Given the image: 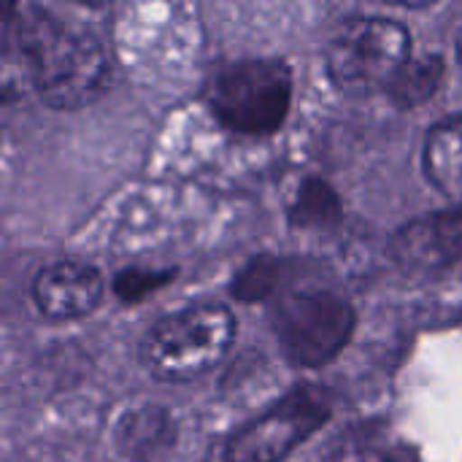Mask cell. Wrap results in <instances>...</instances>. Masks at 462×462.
Listing matches in <instances>:
<instances>
[{
	"instance_id": "obj_10",
	"label": "cell",
	"mask_w": 462,
	"mask_h": 462,
	"mask_svg": "<svg viewBox=\"0 0 462 462\" xmlns=\"http://www.w3.org/2000/svg\"><path fill=\"white\" fill-rule=\"evenodd\" d=\"M422 162L428 179L455 203H462V114L439 122L428 133Z\"/></svg>"
},
{
	"instance_id": "obj_3",
	"label": "cell",
	"mask_w": 462,
	"mask_h": 462,
	"mask_svg": "<svg viewBox=\"0 0 462 462\" xmlns=\"http://www.w3.org/2000/svg\"><path fill=\"white\" fill-rule=\"evenodd\" d=\"M236 338V317L217 303L187 306L162 317L141 344L149 376L171 384L192 382L217 368Z\"/></svg>"
},
{
	"instance_id": "obj_13",
	"label": "cell",
	"mask_w": 462,
	"mask_h": 462,
	"mask_svg": "<svg viewBox=\"0 0 462 462\" xmlns=\"http://www.w3.org/2000/svg\"><path fill=\"white\" fill-rule=\"evenodd\" d=\"M284 263L271 257H257L233 282V295L241 300H276L282 295Z\"/></svg>"
},
{
	"instance_id": "obj_14",
	"label": "cell",
	"mask_w": 462,
	"mask_h": 462,
	"mask_svg": "<svg viewBox=\"0 0 462 462\" xmlns=\"http://www.w3.org/2000/svg\"><path fill=\"white\" fill-rule=\"evenodd\" d=\"M176 276V271L165 268H125L114 276V292L119 300L125 303H135V300H143L149 292H157L160 287L171 284Z\"/></svg>"
},
{
	"instance_id": "obj_5",
	"label": "cell",
	"mask_w": 462,
	"mask_h": 462,
	"mask_svg": "<svg viewBox=\"0 0 462 462\" xmlns=\"http://www.w3.org/2000/svg\"><path fill=\"white\" fill-rule=\"evenodd\" d=\"M276 344L290 365L317 371L333 363L352 341L357 314L330 290L282 292L268 311Z\"/></svg>"
},
{
	"instance_id": "obj_11",
	"label": "cell",
	"mask_w": 462,
	"mask_h": 462,
	"mask_svg": "<svg viewBox=\"0 0 462 462\" xmlns=\"http://www.w3.org/2000/svg\"><path fill=\"white\" fill-rule=\"evenodd\" d=\"M287 217L303 230H330L344 219V203L325 179L303 176L287 200Z\"/></svg>"
},
{
	"instance_id": "obj_9",
	"label": "cell",
	"mask_w": 462,
	"mask_h": 462,
	"mask_svg": "<svg viewBox=\"0 0 462 462\" xmlns=\"http://www.w3.org/2000/svg\"><path fill=\"white\" fill-rule=\"evenodd\" d=\"M176 441V422L160 406H141L127 411L114 430L116 449L130 462H152Z\"/></svg>"
},
{
	"instance_id": "obj_12",
	"label": "cell",
	"mask_w": 462,
	"mask_h": 462,
	"mask_svg": "<svg viewBox=\"0 0 462 462\" xmlns=\"http://www.w3.org/2000/svg\"><path fill=\"white\" fill-rule=\"evenodd\" d=\"M444 70H447V62L441 54H414L411 62L401 70V76L390 87L387 97L401 108L422 106L439 92L444 81Z\"/></svg>"
},
{
	"instance_id": "obj_7",
	"label": "cell",
	"mask_w": 462,
	"mask_h": 462,
	"mask_svg": "<svg viewBox=\"0 0 462 462\" xmlns=\"http://www.w3.org/2000/svg\"><path fill=\"white\" fill-rule=\"evenodd\" d=\"M393 263L409 276H433L462 260V203L417 217L390 238Z\"/></svg>"
},
{
	"instance_id": "obj_15",
	"label": "cell",
	"mask_w": 462,
	"mask_h": 462,
	"mask_svg": "<svg viewBox=\"0 0 462 462\" xmlns=\"http://www.w3.org/2000/svg\"><path fill=\"white\" fill-rule=\"evenodd\" d=\"M457 57H460V65H462V22H460V27H457Z\"/></svg>"
},
{
	"instance_id": "obj_4",
	"label": "cell",
	"mask_w": 462,
	"mask_h": 462,
	"mask_svg": "<svg viewBox=\"0 0 462 462\" xmlns=\"http://www.w3.org/2000/svg\"><path fill=\"white\" fill-rule=\"evenodd\" d=\"M414 57L406 24L387 16H360L338 27L328 43V76L338 92L352 97L390 92Z\"/></svg>"
},
{
	"instance_id": "obj_6",
	"label": "cell",
	"mask_w": 462,
	"mask_h": 462,
	"mask_svg": "<svg viewBox=\"0 0 462 462\" xmlns=\"http://www.w3.org/2000/svg\"><path fill=\"white\" fill-rule=\"evenodd\" d=\"M328 420L330 398L319 387H295L230 436L225 462H282Z\"/></svg>"
},
{
	"instance_id": "obj_1",
	"label": "cell",
	"mask_w": 462,
	"mask_h": 462,
	"mask_svg": "<svg viewBox=\"0 0 462 462\" xmlns=\"http://www.w3.org/2000/svg\"><path fill=\"white\" fill-rule=\"evenodd\" d=\"M0 79L5 97L32 92L51 108L73 111L103 95L108 54L84 22L38 3H8Z\"/></svg>"
},
{
	"instance_id": "obj_8",
	"label": "cell",
	"mask_w": 462,
	"mask_h": 462,
	"mask_svg": "<svg viewBox=\"0 0 462 462\" xmlns=\"http://www.w3.org/2000/svg\"><path fill=\"white\" fill-rule=\"evenodd\" d=\"M103 276L81 260H54L32 279V303L51 322H73L92 314L103 300Z\"/></svg>"
},
{
	"instance_id": "obj_2",
	"label": "cell",
	"mask_w": 462,
	"mask_h": 462,
	"mask_svg": "<svg viewBox=\"0 0 462 462\" xmlns=\"http://www.w3.org/2000/svg\"><path fill=\"white\" fill-rule=\"evenodd\" d=\"M292 70L279 57H241L222 62L208 84L206 103L222 127L238 135L276 133L292 106Z\"/></svg>"
}]
</instances>
